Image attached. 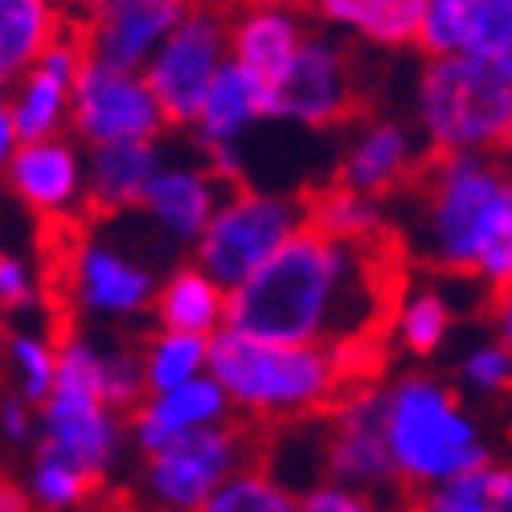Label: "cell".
Segmentation results:
<instances>
[{"label":"cell","mask_w":512,"mask_h":512,"mask_svg":"<svg viewBox=\"0 0 512 512\" xmlns=\"http://www.w3.org/2000/svg\"><path fill=\"white\" fill-rule=\"evenodd\" d=\"M37 414H41L37 447H50V451L66 455L70 463H78L82 472H91L95 480H103L115 467L123 439H132L127 414L115 410L99 394L54 390Z\"/></svg>","instance_id":"18"},{"label":"cell","mask_w":512,"mask_h":512,"mask_svg":"<svg viewBox=\"0 0 512 512\" xmlns=\"http://www.w3.org/2000/svg\"><path fill=\"white\" fill-rule=\"evenodd\" d=\"M394 467L410 492L439 488L472 467L492 463L476 418L435 373H402L381 386Z\"/></svg>","instance_id":"4"},{"label":"cell","mask_w":512,"mask_h":512,"mask_svg":"<svg viewBox=\"0 0 512 512\" xmlns=\"http://www.w3.org/2000/svg\"><path fill=\"white\" fill-rule=\"evenodd\" d=\"M259 5H287V9H308L312 0H259Z\"/></svg>","instance_id":"41"},{"label":"cell","mask_w":512,"mask_h":512,"mask_svg":"<svg viewBox=\"0 0 512 512\" xmlns=\"http://www.w3.org/2000/svg\"><path fill=\"white\" fill-rule=\"evenodd\" d=\"M431 156L418 127L386 115H357L340 136L332 177L357 193L394 201L422 177Z\"/></svg>","instance_id":"14"},{"label":"cell","mask_w":512,"mask_h":512,"mask_svg":"<svg viewBox=\"0 0 512 512\" xmlns=\"http://www.w3.org/2000/svg\"><path fill=\"white\" fill-rule=\"evenodd\" d=\"M250 459H259L254 455L250 422L230 418L222 426H209V431L168 443L156 455H144V488L156 500V508L201 512L205 500L234 472H242Z\"/></svg>","instance_id":"10"},{"label":"cell","mask_w":512,"mask_h":512,"mask_svg":"<svg viewBox=\"0 0 512 512\" xmlns=\"http://www.w3.org/2000/svg\"><path fill=\"white\" fill-rule=\"evenodd\" d=\"M156 512H168V508H156Z\"/></svg>","instance_id":"43"},{"label":"cell","mask_w":512,"mask_h":512,"mask_svg":"<svg viewBox=\"0 0 512 512\" xmlns=\"http://www.w3.org/2000/svg\"><path fill=\"white\" fill-rule=\"evenodd\" d=\"M201 512H304V496H295L291 484L254 459L213 492Z\"/></svg>","instance_id":"32"},{"label":"cell","mask_w":512,"mask_h":512,"mask_svg":"<svg viewBox=\"0 0 512 512\" xmlns=\"http://www.w3.org/2000/svg\"><path fill=\"white\" fill-rule=\"evenodd\" d=\"M201 0H74V33L91 58L144 70Z\"/></svg>","instance_id":"15"},{"label":"cell","mask_w":512,"mask_h":512,"mask_svg":"<svg viewBox=\"0 0 512 512\" xmlns=\"http://www.w3.org/2000/svg\"><path fill=\"white\" fill-rule=\"evenodd\" d=\"M234 181L213 164L201 148L197 156H168L140 205V218L156 230V238L173 250H193L209 230L213 213L222 209Z\"/></svg>","instance_id":"16"},{"label":"cell","mask_w":512,"mask_h":512,"mask_svg":"<svg viewBox=\"0 0 512 512\" xmlns=\"http://www.w3.org/2000/svg\"><path fill=\"white\" fill-rule=\"evenodd\" d=\"M492 332L496 340L512 353V287L492 291Z\"/></svg>","instance_id":"39"},{"label":"cell","mask_w":512,"mask_h":512,"mask_svg":"<svg viewBox=\"0 0 512 512\" xmlns=\"http://www.w3.org/2000/svg\"><path fill=\"white\" fill-rule=\"evenodd\" d=\"M0 300H5L9 316H33L46 304V275H41L37 259L21 250H5V259H0Z\"/></svg>","instance_id":"35"},{"label":"cell","mask_w":512,"mask_h":512,"mask_svg":"<svg viewBox=\"0 0 512 512\" xmlns=\"http://www.w3.org/2000/svg\"><path fill=\"white\" fill-rule=\"evenodd\" d=\"M230 58V9L209 5V0H201L152 54L144 74L177 132H189V123L197 119L205 95L213 91Z\"/></svg>","instance_id":"9"},{"label":"cell","mask_w":512,"mask_h":512,"mask_svg":"<svg viewBox=\"0 0 512 512\" xmlns=\"http://www.w3.org/2000/svg\"><path fill=\"white\" fill-rule=\"evenodd\" d=\"M238 418L234 406H230V394L222 390V381L205 373L197 381H185L177 390H160V394H148L127 426H132V443L140 455H156L164 451L168 443H177L185 435H197V431H209V426H222Z\"/></svg>","instance_id":"20"},{"label":"cell","mask_w":512,"mask_h":512,"mask_svg":"<svg viewBox=\"0 0 512 512\" xmlns=\"http://www.w3.org/2000/svg\"><path fill=\"white\" fill-rule=\"evenodd\" d=\"M472 13L476 0H431L418 50L426 58H467L472 54Z\"/></svg>","instance_id":"33"},{"label":"cell","mask_w":512,"mask_h":512,"mask_svg":"<svg viewBox=\"0 0 512 512\" xmlns=\"http://www.w3.org/2000/svg\"><path fill=\"white\" fill-rule=\"evenodd\" d=\"M402 238L422 267L476 279L492 234L512 205L500 152H443L402 193Z\"/></svg>","instance_id":"2"},{"label":"cell","mask_w":512,"mask_h":512,"mask_svg":"<svg viewBox=\"0 0 512 512\" xmlns=\"http://www.w3.org/2000/svg\"><path fill=\"white\" fill-rule=\"evenodd\" d=\"M410 512H512V467L484 463L439 488L414 492Z\"/></svg>","instance_id":"30"},{"label":"cell","mask_w":512,"mask_h":512,"mask_svg":"<svg viewBox=\"0 0 512 512\" xmlns=\"http://www.w3.org/2000/svg\"><path fill=\"white\" fill-rule=\"evenodd\" d=\"M324 476L336 484H349L386 500V492L406 488L390 435H386V406H381V386H357L328 410L324 422Z\"/></svg>","instance_id":"13"},{"label":"cell","mask_w":512,"mask_h":512,"mask_svg":"<svg viewBox=\"0 0 512 512\" xmlns=\"http://www.w3.org/2000/svg\"><path fill=\"white\" fill-rule=\"evenodd\" d=\"M500 156L512 160V119H508V132H504V140H500Z\"/></svg>","instance_id":"42"},{"label":"cell","mask_w":512,"mask_h":512,"mask_svg":"<svg viewBox=\"0 0 512 512\" xmlns=\"http://www.w3.org/2000/svg\"><path fill=\"white\" fill-rule=\"evenodd\" d=\"M300 230H308V193L238 181L189 259L234 291L259 275Z\"/></svg>","instance_id":"7"},{"label":"cell","mask_w":512,"mask_h":512,"mask_svg":"<svg viewBox=\"0 0 512 512\" xmlns=\"http://www.w3.org/2000/svg\"><path fill=\"white\" fill-rule=\"evenodd\" d=\"M357 103V70L336 33L312 29L304 50L271 78V119L295 132H340L357 119Z\"/></svg>","instance_id":"8"},{"label":"cell","mask_w":512,"mask_h":512,"mask_svg":"<svg viewBox=\"0 0 512 512\" xmlns=\"http://www.w3.org/2000/svg\"><path fill=\"white\" fill-rule=\"evenodd\" d=\"M308 226L336 242H361V246L394 242L390 201L357 193L349 185H340L336 177L308 193Z\"/></svg>","instance_id":"26"},{"label":"cell","mask_w":512,"mask_h":512,"mask_svg":"<svg viewBox=\"0 0 512 512\" xmlns=\"http://www.w3.org/2000/svg\"><path fill=\"white\" fill-rule=\"evenodd\" d=\"M0 512H33V500H29L25 484L5 480V492H0Z\"/></svg>","instance_id":"40"},{"label":"cell","mask_w":512,"mask_h":512,"mask_svg":"<svg viewBox=\"0 0 512 512\" xmlns=\"http://www.w3.org/2000/svg\"><path fill=\"white\" fill-rule=\"evenodd\" d=\"M455 328V308L443 295V287L426 279H402L394 308H390V340L406 357H435Z\"/></svg>","instance_id":"27"},{"label":"cell","mask_w":512,"mask_h":512,"mask_svg":"<svg viewBox=\"0 0 512 512\" xmlns=\"http://www.w3.org/2000/svg\"><path fill=\"white\" fill-rule=\"evenodd\" d=\"M267 119H271V82L230 58L218 82H213V91L205 95L197 119L189 123V140L238 185L242 152Z\"/></svg>","instance_id":"17"},{"label":"cell","mask_w":512,"mask_h":512,"mask_svg":"<svg viewBox=\"0 0 512 512\" xmlns=\"http://www.w3.org/2000/svg\"><path fill=\"white\" fill-rule=\"evenodd\" d=\"M62 234L66 238L54 254V287L74 320L103 328L152 320L164 275L144 250L99 230V218H87Z\"/></svg>","instance_id":"5"},{"label":"cell","mask_w":512,"mask_h":512,"mask_svg":"<svg viewBox=\"0 0 512 512\" xmlns=\"http://www.w3.org/2000/svg\"><path fill=\"white\" fill-rule=\"evenodd\" d=\"M209 373L222 381L242 422L287 426L328 414L361 381L349 361L324 345H275V340L222 328L209 349Z\"/></svg>","instance_id":"3"},{"label":"cell","mask_w":512,"mask_h":512,"mask_svg":"<svg viewBox=\"0 0 512 512\" xmlns=\"http://www.w3.org/2000/svg\"><path fill=\"white\" fill-rule=\"evenodd\" d=\"M37 426H41L37 406L9 390L5 402H0V435H5V443H9V447H29V443H37Z\"/></svg>","instance_id":"38"},{"label":"cell","mask_w":512,"mask_h":512,"mask_svg":"<svg viewBox=\"0 0 512 512\" xmlns=\"http://www.w3.org/2000/svg\"><path fill=\"white\" fill-rule=\"evenodd\" d=\"M467 58H484L512 82V0H476Z\"/></svg>","instance_id":"34"},{"label":"cell","mask_w":512,"mask_h":512,"mask_svg":"<svg viewBox=\"0 0 512 512\" xmlns=\"http://www.w3.org/2000/svg\"><path fill=\"white\" fill-rule=\"evenodd\" d=\"M209 349H213V336L152 328V332L140 340L148 394L177 390V386H185V381L205 377V373H209Z\"/></svg>","instance_id":"29"},{"label":"cell","mask_w":512,"mask_h":512,"mask_svg":"<svg viewBox=\"0 0 512 512\" xmlns=\"http://www.w3.org/2000/svg\"><path fill=\"white\" fill-rule=\"evenodd\" d=\"M312 13L287 5H259V0H234L230 5V54L267 82L287 70V62L304 50L312 37Z\"/></svg>","instance_id":"21"},{"label":"cell","mask_w":512,"mask_h":512,"mask_svg":"<svg viewBox=\"0 0 512 512\" xmlns=\"http://www.w3.org/2000/svg\"><path fill=\"white\" fill-rule=\"evenodd\" d=\"M5 185L9 197L46 230H74L91 218L87 144L78 136L25 140L5 156Z\"/></svg>","instance_id":"12"},{"label":"cell","mask_w":512,"mask_h":512,"mask_svg":"<svg viewBox=\"0 0 512 512\" xmlns=\"http://www.w3.org/2000/svg\"><path fill=\"white\" fill-rule=\"evenodd\" d=\"M152 324L173 332L218 336L222 328H230V287H222L201 263L185 259L173 271H164Z\"/></svg>","instance_id":"24"},{"label":"cell","mask_w":512,"mask_h":512,"mask_svg":"<svg viewBox=\"0 0 512 512\" xmlns=\"http://www.w3.org/2000/svg\"><path fill=\"white\" fill-rule=\"evenodd\" d=\"M21 484L33 500V512H74L99 488V480L91 472H82V467L70 463L66 455H58L50 447H37V443H33V459L25 467Z\"/></svg>","instance_id":"31"},{"label":"cell","mask_w":512,"mask_h":512,"mask_svg":"<svg viewBox=\"0 0 512 512\" xmlns=\"http://www.w3.org/2000/svg\"><path fill=\"white\" fill-rule=\"evenodd\" d=\"M62 336L58 328H41L33 316H21V324L5 340V361L13 377V394L33 402L37 410L58 386V365H62Z\"/></svg>","instance_id":"28"},{"label":"cell","mask_w":512,"mask_h":512,"mask_svg":"<svg viewBox=\"0 0 512 512\" xmlns=\"http://www.w3.org/2000/svg\"><path fill=\"white\" fill-rule=\"evenodd\" d=\"M304 512H390V508L386 500H377L369 492H357L336 480H320L304 492Z\"/></svg>","instance_id":"37"},{"label":"cell","mask_w":512,"mask_h":512,"mask_svg":"<svg viewBox=\"0 0 512 512\" xmlns=\"http://www.w3.org/2000/svg\"><path fill=\"white\" fill-rule=\"evenodd\" d=\"M459 381L472 394H504L512 390V353L500 345V340H480V345H472L463 353L459 361Z\"/></svg>","instance_id":"36"},{"label":"cell","mask_w":512,"mask_h":512,"mask_svg":"<svg viewBox=\"0 0 512 512\" xmlns=\"http://www.w3.org/2000/svg\"><path fill=\"white\" fill-rule=\"evenodd\" d=\"M160 164H164L160 140H127V144L87 148L91 218H127V213H140Z\"/></svg>","instance_id":"22"},{"label":"cell","mask_w":512,"mask_h":512,"mask_svg":"<svg viewBox=\"0 0 512 512\" xmlns=\"http://www.w3.org/2000/svg\"><path fill=\"white\" fill-rule=\"evenodd\" d=\"M431 0H312L308 13L328 33L373 50H410L422 37Z\"/></svg>","instance_id":"23"},{"label":"cell","mask_w":512,"mask_h":512,"mask_svg":"<svg viewBox=\"0 0 512 512\" xmlns=\"http://www.w3.org/2000/svg\"><path fill=\"white\" fill-rule=\"evenodd\" d=\"M82 62H87V46H82L78 33H66L46 58H37L29 70H21L13 82H5V103L0 107L17 123L21 144L70 136L74 87H78Z\"/></svg>","instance_id":"19"},{"label":"cell","mask_w":512,"mask_h":512,"mask_svg":"<svg viewBox=\"0 0 512 512\" xmlns=\"http://www.w3.org/2000/svg\"><path fill=\"white\" fill-rule=\"evenodd\" d=\"M410 115L435 156L500 152L512 119V82L484 58H426Z\"/></svg>","instance_id":"6"},{"label":"cell","mask_w":512,"mask_h":512,"mask_svg":"<svg viewBox=\"0 0 512 512\" xmlns=\"http://www.w3.org/2000/svg\"><path fill=\"white\" fill-rule=\"evenodd\" d=\"M74 33L66 0H0V78L13 82Z\"/></svg>","instance_id":"25"},{"label":"cell","mask_w":512,"mask_h":512,"mask_svg":"<svg viewBox=\"0 0 512 512\" xmlns=\"http://www.w3.org/2000/svg\"><path fill=\"white\" fill-rule=\"evenodd\" d=\"M164 132H173V123H168L148 74L87 54L74 87L70 136H78L87 148H99L127 140H164Z\"/></svg>","instance_id":"11"},{"label":"cell","mask_w":512,"mask_h":512,"mask_svg":"<svg viewBox=\"0 0 512 512\" xmlns=\"http://www.w3.org/2000/svg\"><path fill=\"white\" fill-rule=\"evenodd\" d=\"M398 287L394 242H336L308 226L259 275L230 291V328L275 345L336 349L357 377L353 357L377 353L373 340L390 328Z\"/></svg>","instance_id":"1"}]
</instances>
